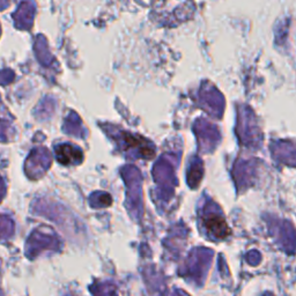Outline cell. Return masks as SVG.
<instances>
[{
    "instance_id": "6da1fadb",
    "label": "cell",
    "mask_w": 296,
    "mask_h": 296,
    "mask_svg": "<svg viewBox=\"0 0 296 296\" xmlns=\"http://www.w3.org/2000/svg\"><path fill=\"white\" fill-rule=\"evenodd\" d=\"M205 228L216 239H225L229 235V228L227 226L225 219L218 213H213L205 216L204 219Z\"/></svg>"
},
{
    "instance_id": "7a4b0ae2",
    "label": "cell",
    "mask_w": 296,
    "mask_h": 296,
    "mask_svg": "<svg viewBox=\"0 0 296 296\" xmlns=\"http://www.w3.org/2000/svg\"><path fill=\"white\" fill-rule=\"evenodd\" d=\"M57 159L60 163L70 164L80 162L82 154L77 148L71 146V145H60L57 147Z\"/></svg>"
}]
</instances>
